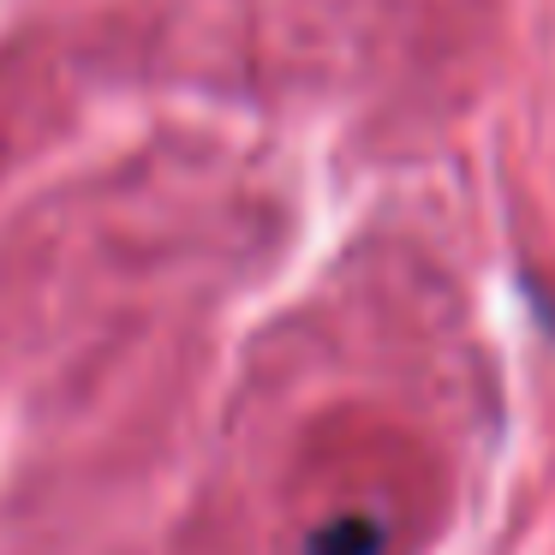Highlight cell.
I'll return each instance as SVG.
<instances>
[{
    "label": "cell",
    "mask_w": 555,
    "mask_h": 555,
    "mask_svg": "<svg viewBox=\"0 0 555 555\" xmlns=\"http://www.w3.org/2000/svg\"><path fill=\"white\" fill-rule=\"evenodd\" d=\"M376 550H383V531L364 514H347V519H335L328 531L311 538V555H376Z\"/></svg>",
    "instance_id": "1"
}]
</instances>
